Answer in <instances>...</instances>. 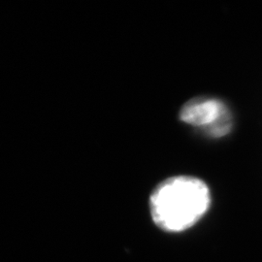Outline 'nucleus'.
I'll use <instances>...</instances> for the list:
<instances>
[{
	"mask_svg": "<svg viewBox=\"0 0 262 262\" xmlns=\"http://www.w3.org/2000/svg\"><path fill=\"white\" fill-rule=\"evenodd\" d=\"M211 205L205 182L191 176H175L160 183L150 199L155 224L169 232H180L195 225Z\"/></svg>",
	"mask_w": 262,
	"mask_h": 262,
	"instance_id": "nucleus-1",
	"label": "nucleus"
},
{
	"mask_svg": "<svg viewBox=\"0 0 262 262\" xmlns=\"http://www.w3.org/2000/svg\"><path fill=\"white\" fill-rule=\"evenodd\" d=\"M180 120L204 131L211 137H223L232 127V117L222 100L212 97H196L183 106Z\"/></svg>",
	"mask_w": 262,
	"mask_h": 262,
	"instance_id": "nucleus-2",
	"label": "nucleus"
}]
</instances>
